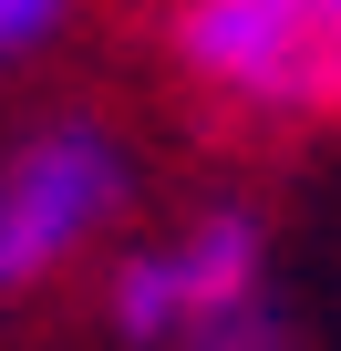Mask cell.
I'll return each instance as SVG.
<instances>
[{
    "label": "cell",
    "instance_id": "4",
    "mask_svg": "<svg viewBox=\"0 0 341 351\" xmlns=\"http://www.w3.org/2000/svg\"><path fill=\"white\" fill-rule=\"evenodd\" d=\"M176 351H290V320H279V300H248V310H217V320H197Z\"/></svg>",
    "mask_w": 341,
    "mask_h": 351
},
{
    "label": "cell",
    "instance_id": "5",
    "mask_svg": "<svg viewBox=\"0 0 341 351\" xmlns=\"http://www.w3.org/2000/svg\"><path fill=\"white\" fill-rule=\"evenodd\" d=\"M62 21H73V0H0V62H11V52H42Z\"/></svg>",
    "mask_w": 341,
    "mask_h": 351
},
{
    "label": "cell",
    "instance_id": "1",
    "mask_svg": "<svg viewBox=\"0 0 341 351\" xmlns=\"http://www.w3.org/2000/svg\"><path fill=\"white\" fill-rule=\"evenodd\" d=\"M134 197V165L104 124H42L32 145L0 155V300L62 279Z\"/></svg>",
    "mask_w": 341,
    "mask_h": 351
},
{
    "label": "cell",
    "instance_id": "3",
    "mask_svg": "<svg viewBox=\"0 0 341 351\" xmlns=\"http://www.w3.org/2000/svg\"><path fill=\"white\" fill-rule=\"evenodd\" d=\"M248 300H269V228H259V207H207L197 228H176V238H155V248H134L114 279H104V320H114V341H134V351H176L197 320H217V310H248Z\"/></svg>",
    "mask_w": 341,
    "mask_h": 351
},
{
    "label": "cell",
    "instance_id": "2",
    "mask_svg": "<svg viewBox=\"0 0 341 351\" xmlns=\"http://www.w3.org/2000/svg\"><path fill=\"white\" fill-rule=\"evenodd\" d=\"M176 62L238 114H331L341 104V0H187Z\"/></svg>",
    "mask_w": 341,
    "mask_h": 351
}]
</instances>
